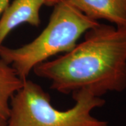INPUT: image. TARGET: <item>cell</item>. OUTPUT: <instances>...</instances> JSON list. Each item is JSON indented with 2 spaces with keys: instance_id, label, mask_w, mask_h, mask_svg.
<instances>
[{
  "instance_id": "1",
  "label": "cell",
  "mask_w": 126,
  "mask_h": 126,
  "mask_svg": "<svg viewBox=\"0 0 126 126\" xmlns=\"http://www.w3.org/2000/svg\"><path fill=\"white\" fill-rule=\"evenodd\" d=\"M33 71L63 94L85 90L101 97L121 92L126 88V28L99 23L69 52L39 64Z\"/></svg>"
},
{
  "instance_id": "2",
  "label": "cell",
  "mask_w": 126,
  "mask_h": 126,
  "mask_svg": "<svg viewBox=\"0 0 126 126\" xmlns=\"http://www.w3.org/2000/svg\"><path fill=\"white\" fill-rule=\"evenodd\" d=\"M66 0L54 5L48 25L30 43L17 48L0 46V58L25 81L33 69L60 53H68L88 30L97 25Z\"/></svg>"
},
{
  "instance_id": "3",
  "label": "cell",
  "mask_w": 126,
  "mask_h": 126,
  "mask_svg": "<svg viewBox=\"0 0 126 126\" xmlns=\"http://www.w3.org/2000/svg\"><path fill=\"white\" fill-rule=\"evenodd\" d=\"M75 105L60 111L50 104L49 94L30 80H25L10 102L6 126H108V123L93 117L91 111L101 107L105 100L82 90L72 94Z\"/></svg>"
},
{
  "instance_id": "4",
  "label": "cell",
  "mask_w": 126,
  "mask_h": 126,
  "mask_svg": "<svg viewBox=\"0 0 126 126\" xmlns=\"http://www.w3.org/2000/svg\"><path fill=\"white\" fill-rule=\"evenodd\" d=\"M44 4L45 0H13L9 3L0 16V46L11 32L23 23L39 27V12Z\"/></svg>"
},
{
  "instance_id": "5",
  "label": "cell",
  "mask_w": 126,
  "mask_h": 126,
  "mask_svg": "<svg viewBox=\"0 0 126 126\" xmlns=\"http://www.w3.org/2000/svg\"><path fill=\"white\" fill-rule=\"evenodd\" d=\"M90 19H104L126 28V0H66Z\"/></svg>"
},
{
  "instance_id": "6",
  "label": "cell",
  "mask_w": 126,
  "mask_h": 126,
  "mask_svg": "<svg viewBox=\"0 0 126 126\" xmlns=\"http://www.w3.org/2000/svg\"><path fill=\"white\" fill-rule=\"evenodd\" d=\"M24 81L14 68L0 58V118L7 121L10 116V102L21 88Z\"/></svg>"
},
{
  "instance_id": "7",
  "label": "cell",
  "mask_w": 126,
  "mask_h": 126,
  "mask_svg": "<svg viewBox=\"0 0 126 126\" xmlns=\"http://www.w3.org/2000/svg\"><path fill=\"white\" fill-rule=\"evenodd\" d=\"M11 0H0V16L2 14L5 8L10 3Z\"/></svg>"
},
{
  "instance_id": "8",
  "label": "cell",
  "mask_w": 126,
  "mask_h": 126,
  "mask_svg": "<svg viewBox=\"0 0 126 126\" xmlns=\"http://www.w3.org/2000/svg\"><path fill=\"white\" fill-rule=\"evenodd\" d=\"M61 0H45V4L47 6H54Z\"/></svg>"
},
{
  "instance_id": "9",
  "label": "cell",
  "mask_w": 126,
  "mask_h": 126,
  "mask_svg": "<svg viewBox=\"0 0 126 126\" xmlns=\"http://www.w3.org/2000/svg\"><path fill=\"white\" fill-rule=\"evenodd\" d=\"M0 126H6V121L0 118Z\"/></svg>"
}]
</instances>
